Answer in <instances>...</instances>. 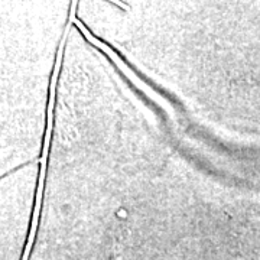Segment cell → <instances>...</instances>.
Instances as JSON below:
<instances>
[{
	"mask_svg": "<svg viewBox=\"0 0 260 260\" xmlns=\"http://www.w3.org/2000/svg\"><path fill=\"white\" fill-rule=\"evenodd\" d=\"M73 0H0V260H26Z\"/></svg>",
	"mask_w": 260,
	"mask_h": 260,
	"instance_id": "6da1fadb",
	"label": "cell"
}]
</instances>
